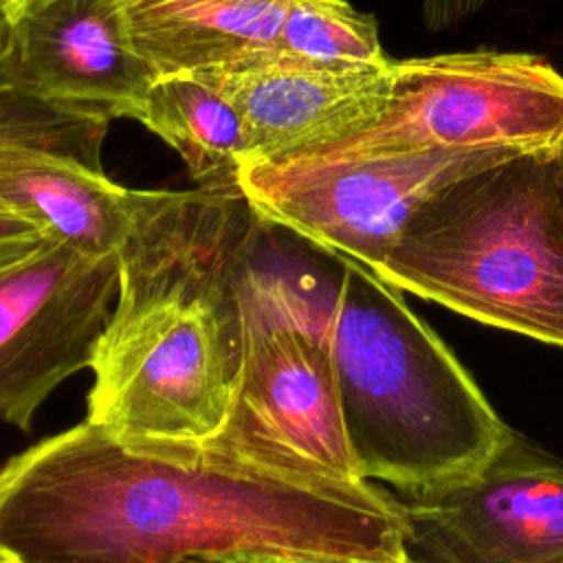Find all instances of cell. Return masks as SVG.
Instances as JSON below:
<instances>
[{
  "label": "cell",
  "mask_w": 563,
  "mask_h": 563,
  "mask_svg": "<svg viewBox=\"0 0 563 563\" xmlns=\"http://www.w3.org/2000/svg\"><path fill=\"white\" fill-rule=\"evenodd\" d=\"M398 495L299 468L222 429L132 451L79 422L0 468V548L18 563H187L271 548L409 561Z\"/></svg>",
  "instance_id": "cell-1"
},
{
  "label": "cell",
  "mask_w": 563,
  "mask_h": 563,
  "mask_svg": "<svg viewBox=\"0 0 563 563\" xmlns=\"http://www.w3.org/2000/svg\"><path fill=\"white\" fill-rule=\"evenodd\" d=\"M240 189H130L119 292L92 358L86 422L132 451L213 440L244 363Z\"/></svg>",
  "instance_id": "cell-2"
},
{
  "label": "cell",
  "mask_w": 563,
  "mask_h": 563,
  "mask_svg": "<svg viewBox=\"0 0 563 563\" xmlns=\"http://www.w3.org/2000/svg\"><path fill=\"white\" fill-rule=\"evenodd\" d=\"M325 330L363 479L398 497L435 493L484 468L515 438L402 292L352 260L336 257Z\"/></svg>",
  "instance_id": "cell-3"
},
{
  "label": "cell",
  "mask_w": 563,
  "mask_h": 563,
  "mask_svg": "<svg viewBox=\"0 0 563 563\" xmlns=\"http://www.w3.org/2000/svg\"><path fill=\"white\" fill-rule=\"evenodd\" d=\"M374 275L477 323L563 350L556 150L506 158L438 191Z\"/></svg>",
  "instance_id": "cell-4"
},
{
  "label": "cell",
  "mask_w": 563,
  "mask_h": 563,
  "mask_svg": "<svg viewBox=\"0 0 563 563\" xmlns=\"http://www.w3.org/2000/svg\"><path fill=\"white\" fill-rule=\"evenodd\" d=\"M561 143L563 75L532 53L477 48L394 59L387 97L367 121L282 161L336 163L473 150L526 154L559 150Z\"/></svg>",
  "instance_id": "cell-5"
},
{
  "label": "cell",
  "mask_w": 563,
  "mask_h": 563,
  "mask_svg": "<svg viewBox=\"0 0 563 563\" xmlns=\"http://www.w3.org/2000/svg\"><path fill=\"white\" fill-rule=\"evenodd\" d=\"M512 156L519 154L473 150L336 163H246L238 185L260 216L374 273L424 202L451 183Z\"/></svg>",
  "instance_id": "cell-6"
},
{
  "label": "cell",
  "mask_w": 563,
  "mask_h": 563,
  "mask_svg": "<svg viewBox=\"0 0 563 563\" xmlns=\"http://www.w3.org/2000/svg\"><path fill=\"white\" fill-rule=\"evenodd\" d=\"M117 292V253L62 240L0 268V420L31 431L51 391L92 365Z\"/></svg>",
  "instance_id": "cell-7"
},
{
  "label": "cell",
  "mask_w": 563,
  "mask_h": 563,
  "mask_svg": "<svg viewBox=\"0 0 563 563\" xmlns=\"http://www.w3.org/2000/svg\"><path fill=\"white\" fill-rule=\"evenodd\" d=\"M398 499L409 563H563V462L517 431L471 477Z\"/></svg>",
  "instance_id": "cell-8"
},
{
  "label": "cell",
  "mask_w": 563,
  "mask_h": 563,
  "mask_svg": "<svg viewBox=\"0 0 563 563\" xmlns=\"http://www.w3.org/2000/svg\"><path fill=\"white\" fill-rule=\"evenodd\" d=\"M0 75L55 106L132 117L154 68L132 44L119 0H42L13 15Z\"/></svg>",
  "instance_id": "cell-9"
},
{
  "label": "cell",
  "mask_w": 563,
  "mask_h": 563,
  "mask_svg": "<svg viewBox=\"0 0 563 563\" xmlns=\"http://www.w3.org/2000/svg\"><path fill=\"white\" fill-rule=\"evenodd\" d=\"M391 66H330L275 51L198 73L240 112L249 158L271 163L330 143L385 101ZM244 163V165H246Z\"/></svg>",
  "instance_id": "cell-10"
},
{
  "label": "cell",
  "mask_w": 563,
  "mask_h": 563,
  "mask_svg": "<svg viewBox=\"0 0 563 563\" xmlns=\"http://www.w3.org/2000/svg\"><path fill=\"white\" fill-rule=\"evenodd\" d=\"M156 77L198 75L275 51L290 0H119Z\"/></svg>",
  "instance_id": "cell-11"
},
{
  "label": "cell",
  "mask_w": 563,
  "mask_h": 563,
  "mask_svg": "<svg viewBox=\"0 0 563 563\" xmlns=\"http://www.w3.org/2000/svg\"><path fill=\"white\" fill-rule=\"evenodd\" d=\"M134 119L180 154L198 187L240 189V172L249 158L242 117L198 75L158 77Z\"/></svg>",
  "instance_id": "cell-12"
},
{
  "label": "cell",
  "mask_w": 563,
  "mask_h": 563,
  "mask_svg": "<svg viewBox=\"0 0 563 563\" xmlns=\"http://www.w3.org/2000/svg\"><path fill=\"white\" fill-rule=\"evenodd\" d=\"M275 53L330 66H383L376 20L345 0H290Z\"/></svg>",
  "instance_id": "cell-13"
},
{
  "label": "cell",
  "mask_w": 563,
  "mask_h": 563,
  "mask_svg": "<svg viewBox=\"0 0 563 563\" xmlns=\"http://www.w3.org/2000/svg\"><path fill=\"white\" fill-rule=\"evenodd\" d=\"M187 563H409V561H374V559H352V556H330L319 552H297V550H235L224 554L198 556Z\"/></svg>",
  "instance_id": "cell-14"
},
{
  "label": "cell",
  "mask_w": 563,
  "mask_h": 563,
  "mask_svg": "<svg viewBox=\"0 0 563 563\" xmlns=\"http://www.w3.org/2000/svg\"><path fill=\"white\" fill-rule=\"evenodd\" d=\"M48 240L55 238L46 235L31 220H24L15 213L0 209V268L31 255Z\"/></svg>",
  "instance_id": "cell-15"
},
{
  "label": "cell",
  "mask_w": 563,
  "mask_h": 563,
  "mask_svg": "<svg viewBox=\"0 0 563 563\" xmlns=\"http://www.w3.org/2000/svg\"><path fill=\"white\" fill-rule=\"evenodd\" d=\"M493 0H422V20L431 31L449 29L473 18Z\"/></svg>",
  "instance_id": "cell-16"
},
{
  "label": "cell",
  "mask_w": 563,
  "mask_h": 563,
  "mask_svg": "<svg viewBox=\"0 0 563 563\" xmlns=\"http://www.w3.org/2000/svg\"><path fill=\"white\" fill-rule=\"evenodd\" d=\"M11 26H13V9L4 0H0V59L9 48Z\"/></svg>",
  "instance_id": "cell-17"
},
{
  "label": "cell",
  "mask_w": 563,
  "mask_h": 563,
  "mask_svg": "<svg viewBox=\"0 0 563 563\" xmlns=\"http://www.w3.org/2000/svg\"><path fill=\"white\" fill-rule=\"evenodd\" d=\"M4 2L13 9V15H18V13H22V11H26V9L40 4L42 0H4Z\"/></svg>",
  "instance_id": "cell-18"
},
{
  "label": "cell",
  "mask_w": 563,
  "mask_h": 563,
  "mask_svg": "<svg viewBox=\"0 0 563 563\" xmlns=\"http://www.w3.org/2000/svg\"><path fill=\"white\" fill-rule=\"evenodd\" d=\"M556 172H559V189H561V198H563V143L556 150Z\"/></svg>",
  "instance_id": "cell-19"
},
{
  "label": "cell",
  "mask_w": 563,
  "mask_h": 563,
  "mask_svg": "<svg viewBox=\"0 0 563 563\" xmlns=\"http://www.w3.org/2000/svg\"><path fill=\"white\" fill-rule=\"evenodd\" d=\"M0 563H18V561L13 559V554H9L4 548H0Z\"/></svg>",
  "instance_id": "cell-20"
}]
</instances>
